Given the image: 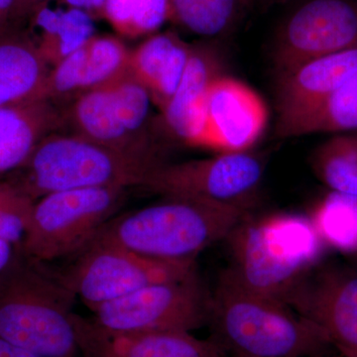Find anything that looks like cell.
<instances>
[{
    "label": "cell",
    "instance_id": "obj_16",
    "mask_svg": "<svg viewBox=\"0 0 357 357\" xmlns=\"http://www.w3.org/2000/svg\"><path fill=\"white\" fill-rule=\"evenodd\" d=\"M192 50V45L168 31L152 35L130 51L129 75L148 89L161 112L177 91Z\"/></svg>",
    "mask_w": 357,
    "mask_h": 357
},
{
    "label": "cell",
    "instance_id": "obj_26",
    "mask_svg": "<svg viewBox=\"0 0 357 357\" xmlns=\"http://www.w3.org/2000/svg\"><path fill=\"white\" fill-rule=\"evenodd\" d=\"M102 11L117 32L144 36L170 21V0H105Z\"/></svg>",
    "mask_w": 357,
    "mask_h": 357
},
{
    "label": "cell",
    "instance_id": "obj_17",
    "mask_svg": "<svg viewBox=\"0 0 357 357\" xmlns=\"http://www.w3.org/2000/svg\"><path fill=\"white\" fill-rule=\"evenodd\" d=\"M63 126V112L51 100L0 107V176L20 168L39 143Z\"/></svg>",
    "mask_w": 357,
    "mask_h": 357
},
{
    "label": "cell",
    "instance_id": "obj_29",
    "mask_svg": "<svg viewBox=\"0 0 357 357\" xmlns=\"http://www.w3.org/2000/svg\"><path fill=\"white\" fill-rule=\"evenodd\" d=\"M0 357H41L0 337Z\"/></svg>",
    "mask_w": 357,
    "mask_h": 357
},
{
    "label": "cell",
    "instance_id": "obj_4",
    "mask_svg": "<svg viewBox=\"0 0 357 357\" xmlns=\"http://www.w3.org/2000/svg\"><path fill=\"white\" fill-rule=\"evenodd\" d=\"M239 283L287 304L316 266L324 243L311 218L296 215H250L227 237Z\"/></svg>",
    "mask_w": 357,
    "mask_h": 357
},
{
    "label": "cell",
    "instance_id": "obj_33",
    "mask_svg": "<svg viewBox=\"0 0 357 357\" xmlns=\"http://www.w3.org/2000/svg\"><path fill=\"white\" fill-rule=\"evenodd\" d=\"M349 197H351L352 206H354V211H356V220H357V198H356V197H351V196H349ZM354 260H356V261L357 262V255H356V257L354 258Z\"/></svg>",
    "mask_w": 357,
    "mask_h": 357
},
{
    "label": "cell",
    "instance_id": "obj_9",
    "mask_svg": "<svg viewBox=\"0 0 357 357\" xmlns=\"http://www.w3.org/2000/svg\"><path fill=\"white\" fill-rule=\"evenodd\" d=\"M211 294L195 273L162 282L96 307L93 321L115 332H189L206 326Z\"/></svg>",
    "mask_w": 357,
    "mask_h": 357
},
{
    "label": "cell",
    "instance_id": "obj_19",
    "mask_svg": "<svg viewBox=\"0 0 357 357\" xmlns=\"http://www.w3.org/2000/svg\"><path fill=\"white\" fill-rule=\"evenodd\" d=\"M49 73L27 35L8 30L0 36V107L46 100Z\"/></svg>",
    "mask_w": 357,
    "mask_h": 357
},
{
    "label": "cell",
    "instance_id": "obj_3",
    "mask_svg": "<svg viewBox=\"0 0 357 357\" xmlns=\"http://www.w3.org/2000/svg\"><path fill=\"white\" fill-rule=\"evenodd\" d=\"M164 201L115 215L91 241L109 243L165 261H196L206 248L227 239L250 211L199 199Z\"/></svg>",
    "mask_w": 357,
    "mask_h": 357
},
{
    "label": "cell",
    "instance_id": "obj_14",
    "mask_svg": "<svg viewBox=\"0 0 357 357\" xmlns=\"http://www.w3.org/2000/svg\"><path fill=\"white\" fill-rule=\"evenodd\" d=\"M357 72V48L301 66L277 84V132L316 109Z\"/></svg>",
    "mask_w": 357,
    "mask_h": 357
},
{
    "label": "cell",
    "instance_id": "obj_11",
    "mask_svg": "<svg viewBox=\"0 0 357 357\" xmlns=\"http://www.w3.org/2000/svg\"><path fill=\"white\" fill-rule=\"evenodd\" d=\"M287 304L326 333L344 357H357V271L326 265L293 293Z\"/></svg>",
    "mask_w": 357,
    "mask_h": 357
},
{
    "label": "cell",
    "instance_id": "obj_22",
    "mask_svg": "<svg viewBox=\"0 0 357 357\" xmlns=\"http://www.w3.org/2000/svg\"><path fill=\"white\" fill-rule=\"evenodd\" d=\"M317 177L333 192L357 198V135H335L311 156Z\"/></svg>",
    "mask_w": 357,
    "mask_h": 357
},
{
    "label": "cell",
    "instance_id": "obj_25",
    "mask_svg": "<svg viewBox=\"0 0 357 357\" xmlns=\"http://www.w3.org/2000/svg\"><path fill=\"white\" fill-rule=\"evenodd\" d=\"M129 58L130 51L121 40L112 36L91 37L86 43L82 93L107 88L128 76Z\"/></svg>",
    "mask_w": 357,
    "mask_h": 357
},
{
    "label": "cell",
    "instance_id": "obj_1",
    "mask_svg": "<svg viewBox=\"0 0 357 357\" xmlns=\"http://www.w3.org/2000/svg\"><path fill=\"white\" fill-rule=\"evenodd\" d=\"M208 325L213 340L236 357H319L332 347L310 319L245 287L227 270L211 294Z\"/></svg>",
    "mask_w": 357,
    "mask_h": 357
},
{
    "label": "cell",
    "instance_id": "obj_5",
    "mask_svg": "<svg viewBox=\"0 0 357 357\" xmlns=\"http://www.w3.org/2000/svg\"><path fill=\"white\" fill-rule=\"evenodd\" d=\"M160 164L121 153L77 134L52 133L7 181L36 202L67 190L141 187L148 173Z\"/></svg>",
    "mask_w": 357,
    "mask_h": 357
},
{
    "label": "cell",
    "instance_id": "obj_7",
    "mask_svg": "<svg viewBox=\"0 0 357 357\" xmlns=\"http://www.w3.org/2000/svg\"><path fill=\"white\" fill-rule=\"evenodd\" d=\"M79 255L76 263L60 275L93 312L139 289L197 273L196 261L155 259L109 243L91 241Z\"/></svg>",
    "mask_w": 357,
    "mask_h": 357
},
{
    "label": "cell",
    "instance_id": "obj_28",
    "mask_svg": "<svg viewBox=\"0 0 357 357\" xmlns=\"http://www.w3.org/2000/svg\"><path fill=\"white\" fill-rule=\"evenodd\" d=\"M47 0H16L13 14V21H20L31 17L39 8L44 6Z\"/></svg>",
    "mask_w": 357,
    "mask_h": 357
},
{
    "label": "cell",
    "instance_id": "obj_31",
    "mask_svg": "<svg viewBox=\"0 0 357 357\" xmlns=\"http://www.w3.org/2000/svg\"><path fill=\"white\" fill-rule=\"evenodd\" d=\"M70 6L77 8L102 9L105 0H66Z\"/></svg>",
    "mask_w": 357,
    "mask_h": 357
},
{
    "label": "cell",
    "instance_id": "obj_23",
    "mask_svg": "<svg viewBox=\"0 0 357 357\" xmlns=\"http://www.w3.org/2000/svg\"><path fill=\"white\" fill-rule=\"evenodd\" d=\"M170 21L204 37L232 29L245 7L244 0H170Z\"/></svg>",
    "mask_w": 357,
    "mask_h": 357
},
{
    "label": "cell",
    "instance_id": "obj_6",
    "mask_svg": "<svg viewBox=\"0 0 357 357\" xmlns=\"http://www.w3.org/2000/svg\"><path fill=\"white\" fill-rule=\"evenodd\" d=\"M126 190L84 188L42 197L35 202L29 229L18 249L44 263L79 255L103 225L117 215Z\"/></svg>",
    "mask_w": 357,
    "mask_h": 357
},
{
    "label": "cell",
    "instance_id": "obj_32",
    "mask_svg": "<svg viewBox=\"0 0 357 357\" xmlns=\"http://www.w3.org/2000/svg\"><path fill=\"white\" fill-rule=\"evenodd\" d=\"M285 1V0H244L245 6L267 7L273 6L275 3Z\"/></svg>",
    "mask_w": 357,
    "mask_h": 357
},
{
    "label": "cell",
    "instance_id": "obj_8",
    "mask_svg": "<svg viewBox=\"0 0 357 357\" xmlns=\"http://www.w3.org/2000/svg\"><path fill=\"white\" fill-rule=\"evenodd\" d=\"M265 164L251 153H220L181 163L164 162L150 171L141 187L163 197L208 202L250 211L261 185Z\"/></svg>",
    "mask_w": 357,
    "mask_h": 357
},
{
    "label": "cell",
    "instance_id": "obj_10",
    "mask_svg": "<svg viewBox=\"0 0 357 357\" xmlns=\"http://www.w3.org/2000/svg\"><path fill=\"white\" fill-rule=\"evenodd\" d=\"M357 48V0H301L277 28L272 63L277 77L301 66Z\"/></svg>",
    "mask_w": 357,
    "mask_h": 357
},
{
    "label": "cell",
    "instance_id": "obj_24",
    "mask_svg": "<svg viewBox=\"0 0 357 357\" xmlns=\"http://www.w3.org/2000/svg\"><path fill=\"white\" fill-rule=\"evenodd\" d=\"M115 107L124 128L138 146L150 153L159 154L151 135V96L130 75L109 86Z\"/></svg>",
    "mask_w": 357,
    "mask_h": 357
},
{
    "label": "cell",
    "instance_id": "obj_30",
    "mask_svg": "<svg viewBox=\"0 0 357 357\" xmlns=\"http://www.w3.org/2000/svg\"><path fill=\"white\" fill-rule=\"evenodd\" d=\"M16 250L17 248H14L13 244L0 239V276L4 273V271L13 262L15 257Z\"/></svg>",
    "mask_w": 357,
    "mask_h": 357
},
{
    "label": "cell",
    "instance_id": "obj_27",
    "mask_svg": "<svg viewBox=\"0 0 357 357\" xmlns=\"http://www.w3.org/2000/svg\"><path fill=\"white\" fill-rule=\"evenodd\" d=\"M35 201L8 181L0 182V239L20 248L24 241Z\"/></svg>",
    "mask_w": 357,
    "mask_h": 357
},
{
    "label": "cell",
    "instance_id": "obj_12",
    "mask_svg": "<svg viewBox=\"0 0 357 357\" xmlns=\"http://www.w3.org/2000/svg\"><path fill=\"white\" fill-rule=\"evenodd\" d=\"M267 122L266 103L259 93L236 77L220 75L206 93L202 147L220 153L248 152Z\"/></svg>",
    "mask_w": 357,
    "mask_h": 357
},
{
    "label": "cell",
    "instance_id": "obj_20",
    "mask_svg": "<svg viewBox=\"0 0 357 357\" xmlns=\"http://www.w3.org/2000/svg\"><path fill=\"white\" fill-rule=\"evenodd\" d=\"M32 16L41 30L37 48L47 64L53 67L93 36V21L79 8L60 13L43 6Z\"/></svg>",
    "mask_w": 357,
    "mask_h": 357
},
{
    "label": "cell",
    "instance_id": "obj_18",
    "mask_svg": "<svg viewBox=\"0 0 357 357\" xmlns=\"http://www.w3.org/2000/svg\"><path fill=\"white\" fill-rule=\"evenodd\" d=\"M63 115L65 124H69L77 135L121 153L164 162L160 155L145 151L134 142L122 124L109 86L82 93Z\"/></svg>",
    "mask_w": 357,
    "mask_h": 357
},
{
    "label": "cell",
    "instance_id": "obj_13",
    "mask_svg": "<svg viewBox=\"0 0 357 357\" xmlns=\"http://www.w3.org/2000/svg\"><path fill=\"white\" fill-rule=\"evenodd\" d=\"M74 324L81 357H227L217 340L189 332H115L76 314Z\"/></svg>",
    "mask_w": 357,
    "mask_h": 357
},
{
    "label": "cell",
    "instance_id": "obj_21",
    "mask_svg": "<svg viewBox=\"0 0 357 357\" xmlns=\"http://www.w3.org/2000/svg\"><path fill=\"white\" fill-rule=\"evenodd\" d=\"M357 129V72L325 102L277 132L281 137Z\"/></svg>",
    "mask_w": 357,
    "mask_h": 357
},
{
    "label": "cell",
    "instance_id": "obj_15",
    "mask_svg": "<svg viewBox=\"0 0 357 357\" xmlns=\"http://www.w3.org/2000/svg\"><path fill=\"white\" fill-rule=\"evenodd\" d=\"M222 74L218 51L208 44L192 45L184 76L161 112L164 126L181 142L202 147L206 93L213 79Z\"/></svg>",
    "mask_w": 357,
    "mask_h": 357
},
{
    "label": "cell",
    "instance_id": "obj_2",
    "mask_svg": "<svg viewBox=\"0 0 357 357\" xmlns=\"http://www.w3.org/2000/svg\"><path fill=\"white\" fill-rule=\"evenodd\" d=\"M76 298L60 273L17 249L0 276V337L41 357H81Z\"/></svg>",
    "mask_w": 357,
    "mask_h": 357
}]
</instances>
